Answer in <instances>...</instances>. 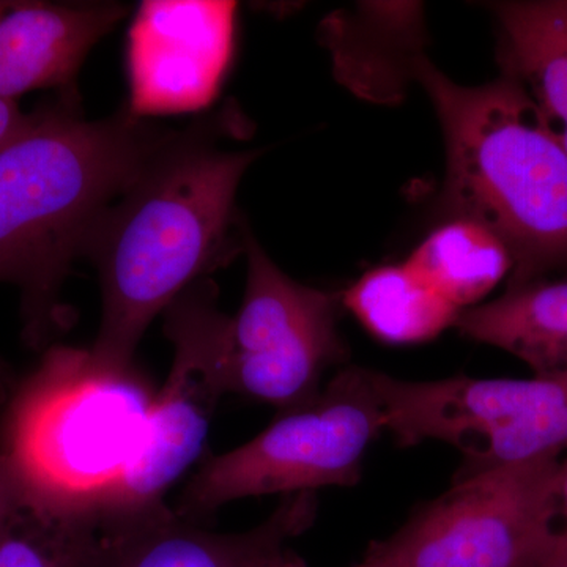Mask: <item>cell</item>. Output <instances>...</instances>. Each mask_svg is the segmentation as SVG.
Wrapping results in <instances>:
<instances>
[{
	"instance_id": "6da1fadb",
	"label": "cell",
	"mask_w": 567,
	"mask_h": 567,
	"mask_svg": "<svg viewBox=\"0 0 567 567\" xmlns=\"http://www.w3.org/2000/svg\"><path fill=\"white\" fill-rule=\"evenodd\" d=\"M229 123L221 112L177 130L85 241L82 257L102 287V322L89 350L107 371L133 369L148 324L245 251L248 226L235 197L262 151L221 147Z\"/></svg>"
},
{
	"instance_id": "7a4b0ae2",
	"label": "cell",
	"mask_w": 567,
	"mask_h": 567,
	"mask_svg": "<svg viewBox=\"0 0 567 567\" xmlns=\"http://www.w3.org/2000/svg\"><path fill=\"white\" fill-rule=\"evenodd\" d=\"M175 132L130 110L87 121L71 93L32 111L0 147V284L20 290L29 346L47 347L65 330L61 292L71 264Z\"/></svg>"
},
{
	"instance_id": "3957f363",
	"label": "cell",
	"mask_w": 567,
	"mask_h": 567,
	"mask_svg": "<svg viewBox=\"0 0 567 567\" xmlns=\"http://www.w3.org/2000/svg\"><path fill=\"white\" fill-rule=\"evenodd\" d=\"M413 80L434 104L446 147L443 204L486 227L513 259L509 286L567 267V155L520 82L462 85L424 54Z\"/></svg>"
},
{
	"instance_id": "277c9868",
	"label": "cell",
	"mask_w": 567,
	"mask_h": 567,
	"mask_svg": "<svg viewBox=\"0 0 567 567\" xmlns=\"http://www.w3.org/2000/svg\"><path fill=\"white\" fill-rule=\"evenodd\" d=\"M155 394L134 368L107 371L89 349L50 347L3 424L0 454L22 498L93 518L140 453Z\"/></svg>"
},
{
	"instance_id": "5b68a950",
	"label": "cell",
	"mask_w": 567,
	"mask_h": 567,
	"mask_svg": "<svg viewBox=\"0 0 567 567\" xmlns=\"http://www.w3.org/2000/svg\"><path fill=\"white\" fill-rule=\"evenodd\" d=\"M382 431L385 417L371 371L349 365L311 401L282 410L245 445L205 461L175 513L197 522L248 496L352 487Z\"/></svg>"
},
{
	"instance_id": "8992f818",
	"label": "cell",
	"mask_w": 567,
	"mask_h": 567,
	"mask_svg": "<svg viewBox=\"0 0 567 567\" xmlns=\"http://www.w3.org/2000/svg\"><path fill=\"white\" fill-rule=\"evenodd\" d=\"M561 456L458 473L354 567H518L555 528Z\"/></svg>"
},
{
	"instance_id": "52a82bcc",
	"label": "cell",
	"mask_w": 567,
	"mask_h": 567,
	"mask_svg": "<svg viewBox=\"0 0 567 567\" xmlns=\"http://www.w3.org/2000/svg\"><path fill=\"white\" fill-rule=\"evenodd\" d=\"M385 431L401 446L439 440L465 457L462 473L520 464L567 450V380L409 382L371 371Z\"/></svg>"
},
{
	"instance_id": "ba28073f",
	"label": "cell",
	"mask_w": 567,
	"mask_h": 567,
	"mask_svg": "<svg viewBox=\"0 0 567 567\" xmlns=\"http://www.w3.org/2000/svg\"><path fill=\"white\" fill-rule=\"evenodd\" d=\"M164 316L173 365L153 399L140 453L93 514L99 529L166 506L169 488L203 457L216 406L229 393L224 364L227 316L219 311L215 282H197Z\"/></svg>"
},
{
	"instance_id": "9c48e42d",
	"label": "cell",
	"mask_w": 567,
	"mask_h": 567,
	"mask_svg": "<svg viewBox=\"0 0 567 567\" xmlns=\"http://www.w3.org/2000/svg\"><path fill=\"white\" fill-rule=\"evenodd\" d=\"M248 278L240 309L227 316L224 364L229 393L278 406L319 394L328 369L344 363L338 330L341 297L293 281L246 229Z\"/></svg>"
},
{
	"instance_id": "30bf717a",
	"label": "cell",
	"mask_w": 567,
	"mask_h": 567,
	"mask_svg": "<svg viewBox=\"0 0 567 567\" xmlns=\"http://www.w3.org/2000/svg\"><path fill=\"white\" fill-rule=\"evenodd\" d=\"M234 2H144L128 39L134 115L208 106L229 70Z\"/></svg>"
},
{
	"instance_id": "8fae6325",
	"label": "cell",
	"mask_w": 567,
	"mask_h": 567,
	"mask_svg": "<svg viewBox=\"0 0 567 567\" xmlns=\"http://www.w3.org/2000/svg\"><path fill=\"white\" fill-rule=\"evenodd\" d=\"M315 492L286 495L274 514L244 533H215L164 506L96 532L84 567H270L287 543L315 524Z\"/></svg>"
},
{
	"instance_id": "7c38bea8",
	"label": "cell",
	"mask_w": 567,
	"mask_h": 567,
	"mask_svg": "<svg viewBox=\"0 0 567 567\" xmlns=\"http://www.w3.org/2000/svg\"><path fill=\"white\" fill-rule=\"evenodd\" d=\"M117 2L0 0V99L43 89L74 91L92 48L126 17Z\"/></svg>"
},
{
	"instance_id": "4fadbf2b",
	"label": "cell",
	"mask_w": 567,
	"mask_h": 567,
	"mask_svg": "<svg viewBox=\"0 0 567 567\" xmlns=\"http://www.w3.org/2000/svg\"><path fill=\"white\" fill-rule=\"evenodd\" d=\"M456 327L514 354L539 379L567 380V279L507 286L496 300L461 311Z\"/></svg>"
},
{
	"instance_id": "5bb4252c",
	"label": "cell",
	"mask_w": 567,
	"mask_h": 567,
	"mask_svg": "<svg viewBox=\"0 0 567 567\" xmlns=\"http://www.w3.org/2000/svg\"><path fill=\"white\" fill-rule=\"evenodd\" d=\"M499 65L520 82L567 155V0L491 3Z\"/></svg>"
},
{
	"instance_id": "9a60e30c",
	"label": "cell",
	"mask_w": 567,
	"mask_h": 567,
	"mask_svg": "<svg viewBox=\"0 0 567 567\" xmlns=\"http://www.w3.org/2000/svg\"><path fill=\"white\" fill-rule=\"evenodd\" d=\"M341 300L364 330L393 346L431 341L456 324L461 315L406 262L368 271Z\"/></svg>"
},
{
	"instance_id": "2e32d148",
	"label": "cell",
	"mask_w": 567,
	"mask_h": 567,
	"mask_svg": "<svg viewBox=\"0 0 567 567\" xmlns=\"http://www.w3.org/2000/svg\"><path fill=\"white\" fill-rule=\"evenodd\" d=\"M406 265L458 311L483 300L513 271L509 251L496 235L457 218L429 235Z\"/></svg>"
},
{
	"instance_id": "e0dca14e",
	"label": "cell",
	"mask_w": 567,
	"mask_h": 567,
	"mask_svg": "<svg viewBox=\"0 0 567 567\" xmlns=\"http://www.w3.org/2000/svg\"><path fill=\"white\" fill-rule=\"evenodd\" d=\"M95 537L91 518L48 513L22 498L0 546V567H84Z\"/></svg>"
},
{
	"instance_id": "ac0fdd59",
	"label": "cell",
	"mask_w": 567,
	"mask_h": 567,
	"mask_svg": "<svg viewBox=\"0 0 567 567\" xmlns=\"http://www.w3.org/2000/svg\"><path fill=\"white\" fill-rule=\"evenodd\" d=\"M518 567H567V532L555 528Z\"/></svg>"
},
{
	"instance_id": "d6986e66",
	"label": "cell",
	"mask_w": 567,
	"mask_h": 567,
	"mask_svg": "<svg viewBox=\"0 0 567 567\" xmlns=\"http://www.w3.org/2000/svg\"><path fill=\"white\" fill-rule=\"evenodd\" d=\"M21 499L22 494L17 476L9 462L0 454V546L9 528L11 516L20 506Z\"/></svg>"
},
{
	"instance_id": "ffe728a7",
	"label": "cell",
	"mask_w": 567,
	"mask_h": 567,
	"mask_svg": "<svg viewBox=\"0 0 567 567\" xmlns=\"http://www.w3.org/2000/svg\"><path fill=\"white\" fill-rule=\"evenodd\" d=\"M29 117L31 112H22L17 102L0 99V147L24 130Z\"/></svg>"
},
{
	"instance_id": "44dd1931",
	"label": "cell",
	"mask_w": 567,
	"mask_h": 567,
	"mask_svg": "<svg viewBox=\"0 0 567 567\" xmlns=\"http://www.w3.org/2000/svg\"><path fill=\"white\" fill-rule=\"evenodd\" d=\"M558 517H561L563 529L567 532V458L561 462L558 477Z\"/></svg>"
},
{
	"instance_id": "7402d4cb",
	"label": "cell",
	"mask_w": 567,
	"mask_h": 567,
	"mask_svg": "<svg viewBox=\"0 0 567 567\" xmlns=\"http://www.w3.org/2000/svg\"><path fill=\"white\" fill-rule=\"evenodd\" d=\"M270 567H306L303 559L298 558L292 551L287 550L274 566Z\"/></svg>"
},
{
	"instance_id": "603a6c76",
	"label": "cell",
	"mask_w": 567,
	"mask_h": 567,
	"mask_svg": "<svg viewBox=\"0 0 567 567\" xmlns=\"http://www.w3.org/2000/svg\"><path fill=\"white\" fill-rule=\"evenodd\" d=\"M2 368H0V379H2Z\"/></svg>"
}]
</instances>
